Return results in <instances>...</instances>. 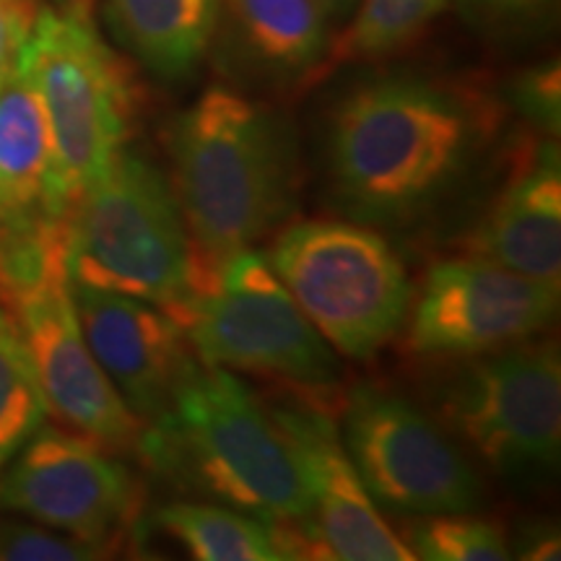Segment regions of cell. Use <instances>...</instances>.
<instances>
[{
	"instance_id": "6da1fadb",
	"label": "cell",
	"mask_w": 561,
	"mask_h": 561,
	"mask_svg": "<svg viewBox=\"0 0 561 561\" xmlns=\"http://www.w3.org/2000/svg\"><path fill=\"white\" fill-rule=\"evenodd\" d=\"M500 123V104L468 83L416 73L364 81L328 121V191L359 224L405 227L460 185Z\"/></svg>"
},
{
	"instance_id": "7a4b0ae2",
	"label": "cell",
	"mask_w": 561,
	"mask_h": 561,
	"mask_svg": "<svg viewBox=\"0 0 561 561\" xmlns=\"http://www.w3.org/2000/svg\"><path fill=\"white\" fill-rule=\"evenodd\" d=\"M174 195L195 257L219 265L294 214L301 161L291 125L271 104L210 87L167 133Z\"/></svg>"
},
{
	"instance_id": "3957f363",
	"label": "cell",
	"mask_w": 561,
	"mask_h": 561,
	"mask_svg": "<svg viewBox=\"0 0 561 561\" xmlns=\"http://www.w3.org/2000/svg\"><path fill=\"white\" fill-rule=\"evenodd\" d=\"M138 453L182 486L261 520H314L276 419L231 369L201 364L172 411L140 434Z\"/></svg>"
},
{
	"instance_id": "277c9868",
	"label": "cell",
	"mask_w": 561,
	"mask_h": 561,
	"mask_svg": "<svg viewBox=\"0 0 561 561\" xmlns=\"http://www.w3.org/2000/svg\"><path fill=\"white\" fill-rule=\"evenodd\" d=\"M70 284L178 310L193 289L195 248L172 182L123 149L62 219Z\"/></svg>"
},
{
	"instance_id": "5b68a950",
	"label": "cell",
	"mask_w": 561,
	"mask_h": 561,
	"mask_svg": "<svg viewBox=\"0 0 561 561\" xmlns=\"http://www.w3.org/2000/svg\"><path fill=\"white\" fill-rule=\"evenodd\" d=\"M170 314L206 367L271 377L314 401L339 388L335 348L299 310L268 257L252 248L219 265L195 257L193 289Z\"/></svg>"
},
{
	"instance_id": "8992f818",
	"label": "cell",
	"mask_w": 561,
	"mask_h": 561,
	"mask_svg": "<svg viewBox=\"0 0 561 561\" xmlns=\"http://www.w3.org/2000/svg\"><path fill=\"white\" fill-rule=\"evenodd\" d=\"M53 138V185L62 214L133 136L138 87L89 16L42 9L21 50Z\"/></svg>"
},
{
	"instance_id": "52a82bcc",
	"label": "cell",
	"mask_w": 561,
	"mask_h": 561,
	"mask_svg": "<svg viewBox=\"0 0 561 561\" xmlns=\"http://www.w3.org/2000/svg\"><path fill=\"white\" fill-rule=\"evenodd\" d=\"M268 263L322 339L351 359H371L409 320V273L369 224L299 221L276 237Z\"/></svg>"
},
{
	"instance_id": "ba28073f",
	"label": "cell",
	"mask_w": 561,
	"mask_h": 561,
	"mask_svg": "<svg viewBox=\"0 0 561 561\" xmlns=\"http://www.w3.org/2000/svg\"><path fill=\"white\" fill-rule=\"evenodd\" d=\"M442 401L450 430L507 479L551 473L561 453V362L551 343L471 356Z\"/></svg>"
},
{
	"instance_id": "9c48e42d",
	"label": "cell",
	"mask_w": 561,
	"mask_h": 561,
	"mask_svg": "<svg viewBox=\"0 0 561 561\" xmlns=\"http://www.w3.org/2000/svg\"><path fill=\"white\" fill-rule=\"evenodd\" d=\"M341 439L377 510L424 517L481 504L471 460L405 398L369 385L354 388L343 405Z\"/></svg>"
},
{
	"instance_id": "30bf717a",
	"label": "cell",
	"mask_w": 561,
	"mask_h": 561,
	"mask_svg": "<svg viewBox=\"0 0 561 561\" xmlns=\"http://www.w3.org/2000/svg\"><path fill=\"white\" fill-rule=\"evenodd\" d=\"M0 479V507L115 549L136 523L140 491L133 473L87 434L39 426Z\"/></svg>"
},
{
	"instance_id": "8fae6325",
	"label": "cell",
	"mask_w": 561,
	"mask_h": 561,
	"mask_svg": "<svg viewBox=\"0 0 561 561\" xmlns=\"http://www.w3.org/2000/svg\"><path fill=\"white\" fill-rule=\"evenodd\" d=\"M9 312L30 346L47 411L62 426L87 434L110 450H138L144 424L125 405L83 339L66 250L13 297Z\"/></svg>"
},
{
	"instance_id": "7c38bea8",
	"label": "cell",
	"mask_w": 561,
	"mask_h": 561,
	"mask_svg": "<svg viewBox=\"0 0 561 561\" xmlns=\"http://www.w3.org/2000/svg\"><path fill=\"white\" fill-rule=\"evenodd\" d=\"M411 305L409 346L421 356H471L530 341L559 310V289L502 265L462 257L434 265Z\"/></svg>"
},
{
	"instance_id": "4fadbf2b",
	"label": "cell",
	"mask_w": 561,
	"mask_h": 561,
	"mask_svg": "<svg viewBox=\"0 0 561 561\" xmlns=\"http://www.w3.org/2000/svg\"><path fill=\"white\" fill-rule=\"evenodd\" d=\"M83 339L140 424L172 411L182 385L201 367L170 312L125 294L70 284Z\"/></svg>"
},
{
	"instance_id": "5bb4252c",
	"label": "cell",
	"mask_w": 561,
	"mask_h": 561,
	"mask_svg": "<svg viewBox=\"0 0 561 561\" xmlns=\"http://www.w3.org/2000/svg\"><path fill=\"white\" fill-rule=\"evenodd\" d=\"M318 403L301 396L294 403L273 405L271 413L297 462L310 494L314 523L331 557L343 561H413V551L371 502L333 416Z\"/></svg>"
},
{
	"instance_id": "9a60e30c",
	"label": "cell",
	"mask_w": 561,
	"mask_h": 561,
	"mask_svg": "<svg viewBox=\"0 0 561 561\" xmlns=\"http://www.w3.org/2000/svg\"><path fill=\"white\" fill-rule=\"evenodd\" d=\"M471 237V257L561 289V159L557 138L528 153Z\"/></svg>"
},
{
	"instance_id": "2e32d148",
	"label": "cell",
	"mask_w": 561,
	"mask_h": 561,
	"mask_svg": "<svg viewBox=\"0 0 561 561\" xmlns=\"http://www.w3.org/2000/svg\"><path fill=\"white\" fill-rule=\"evenodd\" d=\"M53 185V138L26 70L0 83V229L62 219Z\"/></svg>"
},
{
	"instance_id": "e0dca14e",
	"label": "cell",
	"mask_w": 561,
	"mask_h": 561,
	"mask_svg": "<svg viewBox=\"0 0 561 561\" xmlns=\"http://www.w3.org/2000/svg\"><path fill=\"white\" fill-rule=\"evenodd\" d=\"M104 21L130 58L159 79L178 81L214 45L221 0H107Z\"/></svg>"
},
{
	"instance_id": "ac0fdd59",
	"label": "cell",
	"mask_w": 561,
	"mask_h": 561,
	"mask_svg": "<svg viewBox=\"0 0 561 561\" xmlns=\"http://www.w3.org/2000/svg\"><path fill=\"white\" fill-rule=\"evenodd\" d=\"M237 50L276 81L320 76L331 53V19L314 0H221Z\"/></svg>"
},
{
	"instance_id": "d6986e66",
	"label": "cell",
	"mask_w": 561,
	"mask_h": 561,
	"mask_svg": "<svg viewBox=\"0 0 561 561\" xmlns=\"http://www.w3.org/2000/svg\"><path fill=\"white\" fill-rule=\"evenodd\" d=\"M153 525L198 561H286L276 523L227 504L172 502L153 512Z\"/></svg>"
},
{
	"instance_id": "ffe728a7",
	"label": "cell",
	"mask_w": 561,
	"mask_h": 561,
	"mask_svg": "<svg viewBox=\"0 0 561 561\" xmlns=\"http://www.w3.org/2000/svg\"><path fill=\"white\" fill-rule=\"evenodd\" d=\"M453 0H359L351 24L333 37L325 68L375 62L403 53L447 11Z\"/></svg>"
},
{
	"instance_id": "44dd1931",
	"label": "cell",
	"mask_w": 561,
	"mask_h": 561,
	"mask_svg": "<svg viewBox=\"0 0 561 561\" xmlns=\"http://www.w3.org/2000/svg\"><path fill=\"white\" fill-rule=\"evenodd\" d=\"M47 403L16 318L0 307V476L45 424Z\"/></svg>"
},
{
	"instance_id": "7402d4cb",
	"label": "cell",
	"mask_w": 561,
	"mask_h": 561,
	"mask_svg": "<svg viewBox=\"0 0 561 561\" xmlns=\"http://www.w3.org/2000/svg\"><path fill=\"white\" fill-rule=\"evenodd\" d=\"M405 546L426 561H504L512 557L500 523L471 512L411 517L405 523Z\"/></svg>"
},
{
	"instance_id": "603a6c76",
	"label": "cell",
	"mask_w": 561,
	"mask_h": 561,
	"mask_svg": "<svg viewBox=\"0 0 561 561\" xmlns=\"http://www.w3.org/2000/svg\"><path fill=\"white\" fill-rule=\"evenodd\" d=\"M107 553V546L83 541L47 525L0 520V561H89Z\"/></svg>"
},
{
	"instance_id": "cb8c5ba5",
	"label": "cell",
	"mask_w": 561,
	"mask_h": 561,
	"mask_svg": "<svg viewBox=\"0 0 561 561\" xmlns=\"http://www.w3.org/2000/svg\"><path fill=\"white\" fill-rule=\"evenodd\" d=\"M510 104L530 125L557 138L561 130V68L559 60H543L525 68L510 83Z\"/></svg>"
},
{
	"instance_id": "d4e9b609",
	"label": "cell",
	"mask_w": 561,
	"mask_h": 561,
	"mask_svg": "<svg viewBox=\"0 0 561 561\" xmlns=\"http://www.w3.org/2000/svg\"><path fill=\"white\" fill-rule=\"evenodd\" d=\"M557 0H455L462 19L476 30L507 34L536 24Z\"/></svg>"
},
{
	"instance_id": "484cf974",
	"label": "cell",
	"mask_w": 561,
	"mask_h": 561,
	"mask_svg": "<svg viewBox=\"0 0 561 561\" xmlns=\"http://www.w3.org/2000/svg\"><path fill=\"white\" fill-rule=\"evenodd\" d=\"M37 13V0H0V83L16 68Z\"/></svg>"
},
{
	"instance_id": "4316f807",
	"label": "cell",
	"mask_w": 561,
	"mask_h": 561,
	"mask_svg": "<svg viewBox=\"0 0 561 561\" xmlns=\"http://www.w3.org/2000/svg\"><path fill=\"white\" fill-rule=\"evenodd\" d=\"M523 559H559V533L551 528L530 530L528 541L523 543Z\"/></svg>"
},
{
	"instance_id": "83f0119b",
	"label": "cell",
	"mask_w": 561,
	"mask_h": 561,
	"mask_svg": "<svg viewBox=\"0 0 561 561\" xmlns=\"http://www.w3.org/2000/svg\"><path fill=\"white\" fill-rule=\"evenodd\" d=\"M314 3L320 5L322 13H325L328 19L341 21V19H346V16H351V13H354L359 0H314Z\"/></svg>"
},
{
	"instance_id": "f1b7e54d",
	"label": "cell",
	"mask_w": 561,
	"mask_h": 561,
	"mask_svg": "<svg viewBox=\"0 0 561 561\" xmlns=\"http://www.w3.org/2000/svg\"><path fill=\"white\" fill-rule=\"evenodd\" d=\"M53 3H55V9H58V11L76 13V16H89L94 0H53Z\"/></svg>"
},
{
	"instance_id": "f546056e",
	"label": "cell",
	"mask_w": 561,
	"mask_h": 561,
	"mask_svg": "<svg viewBox=\"0 0 561 561\" xmlns=\"http://www.w3.org/2000/svg\"><path fill=\"white\" fill-rule=\"evenodd\" d=\"M0 299H3V273H0Z\"/></svg>"
}]
</instances>
